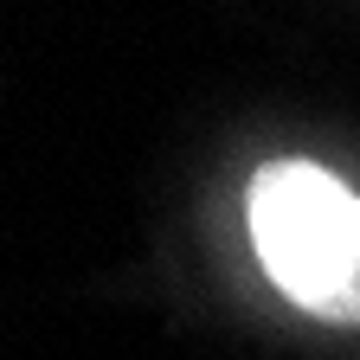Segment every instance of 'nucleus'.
I'll use <instances>...</instances> for the list:
<instances>
[{"label": "nucleus", "mask_w": 360, "mask_h": 360, "mask_svg": "<svg viewBox=\"0 0 360 360\" xmlns=\"http://www.w3.org/2000/svg\"><path fill=\"white\" fill-rule=\"evenodd\" d=\"M251 245L296 309L360 322V193L315 161H264L245 193Z\"/></svg>", "instance_id": "obj_1"}]
</instances>
